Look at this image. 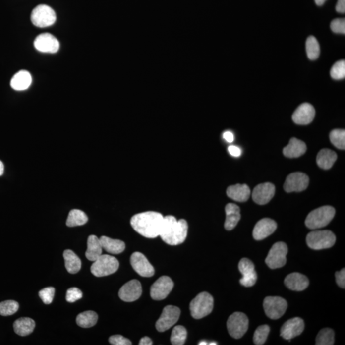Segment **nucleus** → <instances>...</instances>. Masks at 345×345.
Here are the masks:
<instances>
[{"label":"nucleus","mask_w":345,"mask_h":345,"mask_svg":"<svg viewBox=\"0 0 345 345\" xmlns=\"http://www.w3.org/2000/svg\"><path fill=\"white\" fill-rule=\"evenodd\" d=\"M164 217L157 212L137 214L131 218L130 225L136 232L146 238H154L159 236Z\"/></svg>","instance_id":"f257e3e1"},{"label":"nucleus","mask_w":345,"mask_h":345,"mask_svg":"<svg viewBox=\"0 0 345 345\" xmlns=\"http://www.w3.org/2000/svg\"><path fill=\"white\" fill-rule=\"evenodd\" d=\"M188 224L185 220H176L174 216L164 217L159 236L164 242L171 245L182 244L187 237Z\"/></svg>","instance_id":"f03ea898"},{"label":"nucleus","mask_w":345,"mask_h":345,"mask_svg":"<svg viewBox=\"0 0 345 345\" xmlns=\"http://www.w3.org/2000/svg\"><path fill=\"white\" fill-rule=\"evenodd\" d=\"M335 208L324 206L312 211L307 216L305 224L308 229L315 230L326 227L335 217Z\"/></svg>","instance_id":"7ed1b4c3"},{"label":"nucleus","mask_w":345,"mask_h":345,"mask_svg":"<svg viewBox=\"0 0 345 345\" xmlns=\"http://www.w3.org/2000/svg\"><path fill=\"white\" fill-rule=\"evenodd\" d=\"M214 307V298L211 294L201 292L190 304L191 314L195 319H201L211 313Z\"/></svg>","instance_id":"20e7f679"},{"label":"nucleus","mask_w":345,"mask_h":345,"mask_svg":"<svg viewBox=\"0 0 345 345\" xmlns=\"http://www.w3.org/2000/svg\"><path fill=\"white\" fill-rule=\"evenodd\" d=\"M336 239L335 234L330 230H317L307 235L306 243L312 249L321 250L333 247Z\"/></svg>","instance_id":"39448f33"},{"label":"nucleus","mask_w":345,"mask_h":345,"mask_svg":"<svg viewBox=\"0 0 345 345\" xmlns=\"http://www.w3.org/2000/svg\"><path fill=\"white\" fill-rule=\"evenodd\" d=\"M119 268L118 260L108 254H101L91 266V272L96 277H103L116 273Z\"/></svg>","instance_id":"423d86ee"},{"label":"nucleus","mask_w":345,"mask_h":345,"mask_svg":"<svg viewBox=\"0 0 345 345\" xmlns=\"http://www.w3.org/2000/svg\"><path fill=\"white\" fill-rule=\"evenodd\" d=\"M57 15L54 10L50 6L40 5L33 10L31 14V21L36 27L46 28L54 24Z\"/></svg>","instance_id":"0eeeda50"},{"label":"nucleus","mask_w":345,"mask_h":345,"mask_svg":"<svg viewBox=\"0 0 345 345\" xmlns=\"http://www.w3.org/2000/svg\"><path fill=\"white\" fill-rule=\"evenodd\" d=\"M249 327V320L244 313L235 312L230 316L227 321V328L230 335L240 339L246 333Z\"/></svg>","instance_id":"6e6552de"},{"label":"nucleus","mask_w":345,"mask_h":345,"mask_svg":"<svg viewBox=\"0 0 345 345\" xmlns=\"http://www.w3.org/2000/svg\"><path fill=\"white\" fill-rule=\"evenodd\" d=\"M287 253L288 247L285 243H276L270 250L265 263L272 269L281 268L286 264Z\"/></svg>","instance_id":"1a4fd4ad"},{"label":"nucleus","mask_w":345,"mask_h":345,"mask_svg":"<svg viewBox=\"0 0 345 345\" xmlns=\"http://www.w3.org/2000/svg\"><path fill=\"white\" fill-rule=\"evenodd\" d=\"M287 306L286 300L280 297H267L264 299L265 313L273 320L282 317L286 312Z\"/></svg>","instance_id":"9d476101"},{"label":"nucleus","mask_w":345,"mask_h":345,"mask_svg":"<svg viewBox=\"0 0 345 345\" xmlns=\"http://www.w3.org/2000/svg\"><path fill=\"white\" fill-rule=\"evenodd\" d=\"M180 316V309L178 307L167 306L164 308L158 321L156 327L159 332H165L171 328L178 322Z\"/></svg>","instance_id":"9b49d317"},{"label":"nucleus","mask_w":345,"mask_h":345,"mask_svg":"<svg viewBox=\"0 0 345 345\" xmlns=\"http://www.w3.org/2000/svg\"><path fill=\"white\" fill-rule=\"evenodd\" d=\"M174 283L168 276L159 278L150 288V296L152 299L161 300L168 297L173 288Z\"/></svg>","instance_id":"f8f14e48"},{"label":"nucleus","mask_w":345,"mask_h":345,"mask_svg":"<svg viewBox=\"0 0 345 345\" xmlns=\"http://www.w3.org/2000/svg\"><path fill=\"white\" fill-rule=\"evenodd\" d=\"M309 179L307 174L302 172L291 173L285 181V191L287 192H301L308 187Z\"/></svg>","instance_id":"ddd939ff"},{"label":"nucleus","mask_w":345,"mask_h":345,"mask_svg":"<svg viewBox=\"0 0 345 345\" xmlns=\"http://www.w3.org/2000/svg\"><path fill=\"white\" fill-rule=\"evenodd\" d=\"M130 264L134 271L142 277L154 276L155 270L153 266L142 253L135 252L132 254L130 257Z\"/></svg>","instance_id":"4468645a"},{"label":"nucleus","mask_w":345,"mask_h":345,"mask_svg":"<svg viewBox=\"0 0 345 345\" xmlns=\"http://www.w3.org/2000/svg\"><path fill=\"white\" fill-rule=\"evenodd\" d=\"M34 46L40 52L55 53L58 52L59 43L53 35L44 33L36 37L34 41Z\"/></svg>","instance_id":"2eb2a0df"},{"label":"nucleus","mask_w":345,"mask_h":345,"mask_svg":"<svg viewBox=\"0 0 345 345\" xmlns=\"http://www.w3.org/2000/svg\"><path fill=\"white\" fill-rule=\"evenodd\" d=\"M142 294V287L136 280L130 281L121 287L119 291V297L123 301L130 302L138 299Z\"/></svg>","instance_id":"dca6fc26"},{"label":"nucleus","mask_w":345,"mask_h":345,"mask_svg":"<svg viewBox=\"0 0 345 345\" xmlns=\"http://www.w3.org/2000/svg\"><path fill=\"white\" fill-rule=\"evenodd\" d=\"M238 269L243 276L240 280V284L246 287H253L257 280L253 263L249 259L242 258L238 264Z\"/></svg>","instance_id":"f3484780"},{"label":"nucleus","mask_w":345,"mask_h":345,"mask_svg":"<svg viewBox=\"0 0 345 345\" xmlns=\"http://www.w3.org/2000/svg\"><path fill=\"white\" fill-rule=\"evenodd\" d=\"M275 191V186L273 183H261L254 188L252 193V198L257 204L265 205L273 198Z\"/></svg>","instance_id":"a211bd4d"},{"label":"nucleus","mask_w":345,"mask_h":345,"mask_svg":"<svg viewBox=\"0 0 345 345\" xmlns=\"http://www.w3.org/2000/svg\"><path fill=\"white\" fill-rule=\"evenodd\" d=\"M304 329V322L302 318H291L283 324L281 329V336L285 340H290L301 335Z\"/></svg>","instance_id":"6ab92c4d"},{"label":"nucleus","mask_w":345,"mask_h":345,"mask_svg":"<svg viewBox=\"0 0 345 345\" xmlns=\"http://www.w3.org/2000/svg\"><path fill=\"white\" fill-rule=\"evenodd\" d=\"M277 229V223L271 219L264 218L258 221L254 228L253 236L256 240H262L272 235Z\"/></svg>","instance_id":"aec40b11"},{"label":"nucleus","mask_w":345,"mask_h":345,"mask_svg":"<svg viewBox=\"0 0 345 345\" xmlns=\"http://www.w3.org/2000/svg\"><path fill=\"white\" fill-rule=\"evenodd\" d=\"M315 116V110L309 103L302 104L293 113L292 119L298 125H307L313 121Z\"/></svg>","instance_id":"412c9836"},{"label":"nucleus","mask_w":345,"mask_h":345,"mask_svg":"<svg viewBox=\"0 0 345 345\" xmlns=\"http://www.w3.org/2000/svg\"><path fill=\"white\" fill-rule=\"evenodd\" d=\"M309 280L306 276L298 273L288 275L285 280V284L289 289L300 291L304 290L309 286Z\"/></svg>","instance_id":"4be33fe9"},{"label":"nucleus","mask_w":345,"mask_h":345,"mask_svg":"<svg viewBox=\"0 0 345 345\" xmlns=\"http://www.w3.org/2000/svg\"><path fill=\"white\" fill-rule=\"evenodd\" d=\"M226 220L225 228L227 230L235 229L241 218L239 207L234 203H229L225 207Z\"/></svg>","instance_id":"5701e85b"},{"label":"nucleus","mask_w":345,"mask_h":345,"mask_svg":"<svg viewBox=\"0 0 345 345\" xmlns=\"http://www.w3.org/2000/svg\"><path fill=\"white\" fill-rule=\"evenodd\" d=\"M306 150V145L304 141L293 138L289 140L288 145L283 149V154L287 158H297L304 154Z\"/></svg>","instance_id":"b1692460"},{"label":"nucleus","mask_w":345,"mask_h":345,"mask_svg":"<svg viewBox=\"0 0 345 345\" xmlns=\"http://www.w3.org/2000/svg\"><path fill=\"white\" fill-rule=\"evenodd\" d=\"M227 196L238 202H245L248 200L251 191L246 184H236L228 187Z\"/></svg>","instance_id":"393cba45"},{"label":"nucleus","mask_w":345,"mask_h":345,"mask_svg":"<svg viewBox=\"0 0 345 345\" xmlns=\"http://www.w3.org/2000/svg\"><path fill=\"white\" fill-rule=\"evenodd\" d=\"M32 82V77L30 72L26 70H21L11 79L10 86L17 91H23L30 87Z\"/></svg>","instance_id":"a878e982"},{"label":"nucleus","mask_w":345,"mask_h":345,"mask_svg":"<svg viewBox=\"0 0 345 345\" xmlns=\"http://www.w3.org/2000/svg\"><path fill=\"white\" fill-rule=\"evenodd\" d=\"M103 253L100 239L96 235H90L88 238L87 250L86 251V257L88 260L94 262Z\"/></svg>","instance_id":"bb28decb"},{"label":"nucleus","mask_w":345,"mask_h":345,"mask_svg":"<svg viewBox=\"0 0 345 345\" xmlns=\"http://www.w3.org/2000/svg\"><path fill=\"white\" fill-rule=\"evenodd\" d=\"M337 154L330 149L320 150L316 157V163L318 167L324 170L330 169L337 159Z\"/></svg>","instance_id":"cd10ccee"},{"label":"nucleus","mask_w":345,"mask_h":345,"mask_svg":"<svg viewBox=\"0 0 345 345\" xmlns=\"http://www.w3.org/2000/svg\"><path fill=\"white\" fill-rule=\"evenodd\" d=\"M103 249L111 254H118L122 253L125 248V243L120 240L113 239L103 236L99 238Z\"/></svg>","instance_id":"c85d7f7f"},{"label":"nucleus","mask_w":345,"mask_h":345,"mask_svg":"<svg viewBox=\"0 0 345 345\" xmlns=\"http://www.w3.org/2000/svg\"><path fill=\"white\" fill-rule=\"evenodd\" d=\"M35 327V321L30 318H20L14 323L15 333L21 336L30 335L34 331Z\"/></svg>","instance_id":"c756f323"},{"label":"nucleus","mask_w":345,"mask_h":345,"mask_svg":"<svg viewBox=\"0 0 345 345\" xmlns=\"http://www.w3.org/2000/svg\"><path fill=\"white\" fill-rule=\"evenodd\" d=\"M63 258L65 260L66 269L70 274H76L81 268V261L72 250L67 249L64 251Z\"/></svg>","instance_id":"7c9ffc66"},{"label":"nucleus","mask_w":345,"mask_h":345,"mask_svg":"<svg viewBox=\"0 0 345 345\" xmlns=\"http://www.w3.org/2000/svg\"><path fill=\"white\" fill-rule=\"evenodd\" d=\"M98 320V315L96 312L86 311L77 315L76 322L79 327L89 328L94 326Z\"/></svg>","instance_id":"2f4dec72"},{"label":"nucleus","mask_w":345,"mask_h":345,"mask_svg":"<svg viewBox=\"0 0 345 345\" xmlns=\"http://www.w3.org/2000/svg\"><path fill=\"white\" fill-rule=\"evenodd\" d=\"M88 220V217L85 212L81 210L74 209L68 214L66 225L68 227H77L86 224Z\"/></svg>","instance_id":"473e14b6"},{"label":"nucleus","mask_w":345,"mask_h":345,"mask_svg":"<svg viewBox=\"0 0 345 345\" xmlns=\"http://www.w3.org/2000/svg\"><path fill=\"white\" fill-rule=\"evenodd\" d=\"M306 52L307 57L311 60L318 58L320 54V47L317 39L315 37L310 36L306 41Z\"/></svg>","instance_id":"72a5a7b5"},{"label":"nucleus","mask_w":345,"mask_h":345,"mask_svg":"<svg viewBox=\"0 0 345 345\" xmlns=\"http://www.w3.org/2000/svg\"><path fill=\"white\" fill-rule=\"evenodd\" d=\"M334 342H335V333L333 329H323L316 336V345H333Z\"/></svg>","instance_id":"f704fd0d"},{"label":"nucleus","mask_w":345,"mask_h":345,"mask_svg":"<svg viewBox=\"0 0 345 345\" xmlns=\"http://www.w3.org/2000/svg\"><path fill=\"white\" fill-rule=\"evenodd\" d=\"M187 331L184 327L178 326L172 329L171 336V343L173 345L185 344L187 338Z\"/></svg>","instance_id":"c9c22d12"},{"label":"nucleus","mask_w":345,"mask_h":345,"mask_svg":"<svg viewBox=\"0 0 345 345\" xmlns=\"http://www.w3.org/2000/svg\"><path fill=\"white\" fill-rule=\"evenodd\" d=\"M330 140L332 144L338 149L345 150V130L344 129L332 130L330 133Z\"/></svg>","instance_id":"e433bc0d"},{"label":"nucleus","mask_w":345,"mask_h":345,"mask_svg":"<svg viewBox=\"0 0 345 345\" xmlns=\"http://www.w3.org/2000/svg\"><path fill=\"white\" fill-rule=\"evenodd\" d=\"M18 302L8 300L0 303V315L7 316L14 315L19 309Z\"/></svg>","instance_id":"4c0bfd02"},{"label":"nucleus","mask_w":345,"mask_h":345,"mask_svg":"<svg viewBox=\"0 0 345 345\" xmlns=\"http://www.w3.org/2000/svg\"><path fill=\"white\" fill-rule=\"evenodd\" d=\"M270 333V327L267 325L258 327L254 332L253 341L256 345H264L266 342Z\"/></svg>","instance_id":"58836bf2"},{"label":"nucleus","mask_w":345,"mask_h":345,"mask_svg":"<svg viewBox=\"0 0 345 345\" xmlns=\"http://www.w3.org/2000/svg\"><path fill=\"white\" fill-rule=\"evenodd\" d=\"M332 78L340 80L345 77V61L344 59L337 61L331 70Z\"/></svg>","instance_id":"ea45409f"},{"label":"nucleus","mask_w":345,"mask_h":345,"mask_svg":"<svg viewBox=\"0 0 345 345\" xmlns=\"http://www.w3.org/2000/svg\"><path fill=\"white\" fill-rule=\"evenodd\" d=\"M55 289L53 287H47L39 291V297L44 304H50L54 298Z\"/></svg>","instance_id":"a19ab883"},{"label":"nucleus","mask_w":345,"mask_h":345,"mask_svg":"<svg viewBox=\"0 0 345 345\" xmlns=\"http://www.w3.org/2000/svg\"><path fill=\"white\" fill-rule=\"evenodd\" d=\"M83 297V293L79 288L76 287L70 288L67 291L66 300L68 302H74Z\"/></svg>","instance_id":"79ce46f5"},{"label":"nucleus","mask_w":345,"mask_h":345,"mask_svg":"<svg viewBox=\"0 0 345 345\" xmlns=\"http://www.w3.org/2000/svg\"><path fill=\"white\" fill-rule=\"evenodd\" d=\"M331 28L336 34H345V18L334 19L331 23Z\"/></svg>","instance_id":"37998d69"},{"label":"nucleus","mask_w":345,"mask_h":345,"mask_svg":"<svg viewBox=\"0 0 345 345\" xmlns=\"http://www.w3.org/2000/svg\"><path fill=\"white\" fill-rule=\"evenodd\" d=\"M110 344L113 345H131L132 342L121 335H114L109 338Z\"/></svg>","instance_id":"c03bdc74"},{"label":"nucleus","mask_w":345,"mask_h":345,"mask_svg":"<svg viewBox=\"0 0 345 345\" xmlns=\"http://www.w3.org/2000/svg\"><path fill=\"white\" fill-rule=\"evenodd\" d=\"M336 280L337 284L339 285V287L345 289V269H343L342 271L340 272H336Z\"/></svg>","instance_id":"a18cd8bd"},{"label":"nucleus","mask_w":345,"mask_h":345,"mask_svg":"<svg viewBox=\"0 0 345 345\" xmlns=\"http://www.w3.org/2000/svg\"><path fill=\"white\" fill-rule=\"evenodd\" d=\"M229 152L231 156L235 157V158H238L242 154V150H241L240 148L233 145L230 146Z\"/></svg>","instance_id":"49530a36"},{"label":"nucleus","mask_w":345,"mask_h":345,"mask_svg":"<svg viewBox=\"0 0 345 345\" xmlns=\"http://www.w3.org/2000/svg\"><path fill=\"white\" fill-rule=\"evenodd\" d=\"M336 10L341 14H344L345 12V0H338Z\"/></svg>","instance_id":"de8ad7c7"},{"label":"nucleus","mask_w":345,"mask_h":345,"mask_svg":"<svg viewBox=\"0 0 345 345\" xmlns=\"http://www.w3.org/2000/svg\"><path fill=\"white\" fill-rule=\"evenodd\" d=\"M223 138L228 143H232L234 141V135L230 131H226L223 134Z\"/></svg>","instance_id":"09e8293b"},{"label":"nucleus","mask_w":345,"mask_h":345,"mask_svg":"<svg viewBox=\"0 0 345 345\" xmlns=\"http://www.w3.org/2000/svg\"><path fill=\"white\" fill-rule=\"evenodd\" d=\"M152 344L153 343H152L151 339L147 336L141 338L139 343V345H152Z\"/></svg>","instance_id":"8fccbe9b"},{"label":"nucleus","mask_w":345,"mask_h":345,"mask_svg":"<svg viewBox=\"0 0 345 345\" xmlns=\"http://www.w3.org/2000/svg\"><path fill=\"white\" fill-rule=\"evenodd\" d=\"M315 1L316 5L318 6H322L324 5L325 2L326 1V0H315Z\"/></svg>","instance_id":"3c124183"},{"label":"nucleus","mask_w":345,"mask_h":345,"mask_svg":"<svg viewBox=\"0 0 345 345\" xmlns=\"http://www.w3.org/2000/svg\"><path fill=\"white\" fill-rule=\"evenodd\" d=\"M4 172V165L3 163L0 161V176L3 175Z\"/></svg>","instance_id":"603ef678"},{"label":"nucleus","mask_w":345,"mask_h":345,"mask_svg":"<svg viewBox=\"0 0 345 345\" xmlns=\"http://www.w3.org/2000/svg\"><path fill=\"white\" fill-rule=\"evenodd\" d=\"M199 345H209V344H207V342H205V341H203V342H201L200 343H199Z\"/></svg>","instance_id":"864d4df0"},{"label":"nucleus","mask_w":345,"mask_h":345,"mask_svg":"<svg viewBox=\"0 0 345 345\" xmlns=\"http://www.w3.org/2000/svg\"><path fill=\"white\" fill-rule=\"evenodd\" d=\"M210 345H217L216 342H211V344H209Z\"/></svg>","instance_id":"5fc2aeb1"}]
</instances>
